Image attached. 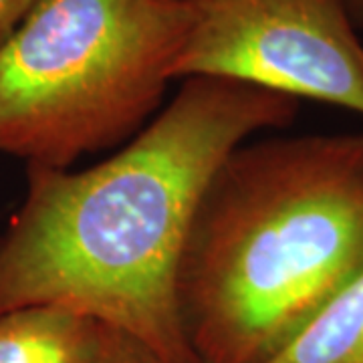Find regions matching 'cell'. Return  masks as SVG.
<instances>
[{"instance_id": "cell-1", "label": "cell", "mask_w": 363, "mask_h": 363, "mask_svg": "<svg viewBox=\"0 0 363 363\" xmlns=\"http://www.w3.org/2000/svg\"><path fill=\"white\" fill-rule=\"evenodd\" d=\"M298 101L212 77L182 79L152 123L87 169L26 166L0 236V315L52 305L130 335L162 363H198L178 305L196 210L224 157L293 123Z\"/></svg>"}, {"instance_id": "cell-2", "label": "cell", "mask_w": 363, "mask_h": 363, "mask_svg": "<svg viewBox=\"0 0 363 363\" xmlns=\"http://www.w3.org/2000/svg\"><path fill=\"white\" fill-rule=\"evenodd\" d=\"M363 271V133L238 145L196 210L178 305L198 363H267Z\"/></svg>"}, {"instance_id": "cell-3", "label": "cell", "mask_w": 363, "mask_h": 363, "mask_svg": "<svg viewBox=\"0 0 363 363\" xmlns=\"http://www.w3.org/2000/svg\"><path fill=\"white\" fill-rule=\"evenodd\" d=\"M184 0H35L0 49V152L67 169L140 130L174 81Z\"/></svg>"}, {"instance_id": "cell-4", "label": "cell", "mask_w": 363, "mask_h": 363, "mask_svg": "<svg viewBox=\"0 0 363 363\" xmlns=\"http://www.w3.org/2000/svg\"><path fill=\"white\" fill-rule=\"evenodd\" d=\"M174 81L212 77L363 116V40L343 0H184Z\"/></svg>"}, {"instance_id": "cell-5", "label": "cell", "mask_w": 363, "mask_h": 363, "mask_svg": "<svg viewBox=\"0 0 363 363\" xmlns=\"http://www.w3.org/2000/svg\"><path fill=\"white\" fill-rule=\"evenodd\" d=\"M104 335V323L71 309H14L0 315V363H97Z\"/></svg>"}, {"instance_id": "cell-6", "label": "cell", "mask_w": 363, "mask_h": 363, "mask_svg": "<svg viewBox=\"0 0 363 363\" xmlns=\"http://www.w3.org/2000/svg\"><path fill=\"white\" fill-rule=\"evenodd\" d=\"M267 363H363V271Z\"/></svg>"}, {"instance_id": "cell-7", "label": "cell", "mask_w": 363, "mask_h": 363, "mask_svg": "<svg viewBox=\"0 0 363 363\" xmlns=\"http://www.w3.org/2000/svg\"><path fill=\"white\" fill-rule=\"evenodd\" d=\"M97 363H162L154 353L143 347L130 335L105 325L104 345L99 351Z\"/></svg>"}, {"instance_id": "cell-8", "label": "cell", "mask_w": 363, "mask_h": 363, "mask_svg": "<svg viewBox=\"0 0 363 363\" xmlns=\"http://www.w3.org/2000/svg\"><path fill=\"white\" fill-rule=\"evenodd\" d=\"M35 0H0V49L25 21Z\"/></svg>"}, {"instance_id": "cell-9", "label": "cell", "mask_w": 363, "mask_h": 363, "mask_svg": "<svg viewBox=\"0 0 363 363\" xmlns=\"http://www.w3.org/2000/svg\"><path fill=\"white\" fill-rule=\"evenodd\" d=\"M353 26L357 28V33H363V0H343Z\"/></svg>"}]
</instances>
